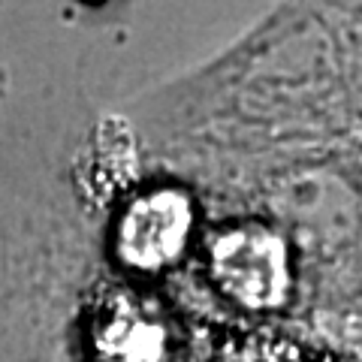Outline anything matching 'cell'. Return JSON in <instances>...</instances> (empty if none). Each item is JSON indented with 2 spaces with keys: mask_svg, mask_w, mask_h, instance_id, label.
Returning <instances> with one entry per match:
<instances>
[{
  "mask_svg": "<svg viewBox=\"0 0 362 362\" xmlns=\"http://www.w3.org/2000/svg\"><path fill=\"white\" fill-rule=\"evenodd\" d=\"M76 190L88 206L103 209L118 199L139 175V145L124 118L109 115L90 127L76 154Z\"/></svg>",
  "mask_w": 362,
  "mask_h": 362,
  "instance_id": "cell-3",
  "label": "cell"
},
{
  "mask_svg": "<svg viewBox=\"0 0 362 362\" xmlns=\"http://www.w3.org/2000/svg\"><path fill=\"white\" fill-rule=\"evenodd\" d=\"M211 278L245 308H278L290 293L287 247L266 226L226 230L211 247Z\"/></svg>",
  "mask_w": 362,
  "mask_h": 362,
  "instance_id": "cell-1",
  "label": "cell"
},
{
  "mask_svg": "<svg viewBox=\"0 0 362 362\" xmlns=\"http://www.w3.org/2000/svg\"><path fill=\"white\" fill-rule=\"evenodd\" d=\"M214 362H302L296 347L269 335H247L226 344Z\"/></svg>",
  "mask_w": 362,
  "mask_h": 362,
  "instance_id": "cell-4",
  "label": "cell"
},
{
  "mask_svg": "<svg viewBox=\"0 0 362 362\" xmlns=\"http://www.w3.org/2000/svg\"><path fill=\"white\" fill-rule=\"evenodd\" d=\"M190 226H194V209L181 190H151L121 214L115 251L130 269H166L185 251Z\"/></svg>",
  "mask_w": 362,
  "mask_h": 362,
  "instance_id": "cell-2",
  "label": "cell"
}]
</instances>
